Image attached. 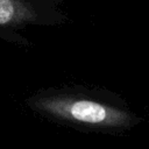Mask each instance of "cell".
<instances>
[{"instance_id":"cell-2","label":"cell","mask_w":149,"mask_h":149,"mask_svg":"<svg viewBox=\"0 0 149 149\" xmlns=\"http://www.w3.org/2000/svg\"><path fill=\"white\" fill-rule=\"evenodd\" d=\"M69 17L61 0H0V40L19 48H30L24 30L31 27H58Z\"/></svg>"},{"instance_id":"cell-1","label":"cell","mask_w":149,"mask_h":149,"mask_svg":"<svg viewBox=\"0 0 149 149\" xmlns=\"http://www.w3.org/2000/svg\"><path fill=\"white\" fill-rule=\"evenodd\" d=\"M27 105L44 115L93 126H120L132 120V115L122 107L77 87L36 92L27 99Z\"/></svg>"}]
</instances>
